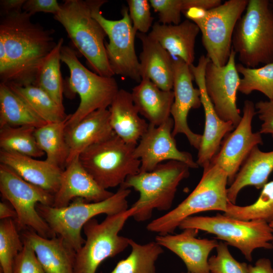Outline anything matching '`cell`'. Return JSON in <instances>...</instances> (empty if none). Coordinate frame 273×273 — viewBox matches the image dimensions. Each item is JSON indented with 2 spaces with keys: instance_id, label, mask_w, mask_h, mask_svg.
Returning <instances> with one entry per match:
<instances>
[{
  "instance_id": "ac0fdd59",
  "label": "cell",
  "mask_w": 273,
  "mask_h": 273,
  "mask_svg": "<svg viewBox=\"0 0 273 273\" xmlns=\"http://www.w3.org/2000/svg\"><path fill=\"white\" fill-rule=\"evenodd\" d=\"M173 67L174 101L170 112L173 120L172 135L185 134L190 144L198 150L202 135L190 129L187 120L190 111L202 105L200 91L193 85L194 78L189 65L177 58L173 59Z\"/></svg>"
},
{
  "instance_id": "6da1fadb",
  "label": "cell",
  "mask_w": 273,
  "mask_h": 273,
  "mask_svg": "<svg viewBox=\"0 0 273 273\" xmlns=\"http://www.w3.org/2000/svg\"><path fill=\"white\" fill-rule=\"evenodd\" d=\"M31 17L23 11L1 15L0 39L10 68L7 84L33 85L42 61L56 45L54 30L33 23Z\"/></svg>"
},
{
  "instance_id": "d6986e66",
  "label": "cell",
  "mask_w": 273,
  "mask_h": 273,
  "mask_svg": "<svg viewBox=\"0 0 273 273\" xmlns=\"http://www.w3.org/2000/svg\"><path fill=\"white\" fill-rule=\"evenodd\" d=\"M183 230L176 235H158L155 242L178 256L186 265L188 271L210 273L209 255L219 242L214 239L197 238V229L187 228Z\"/></svg>"
},
{
  "instance_id": "3957f363",
  "label": "cell",
  "mask_w": 273,
  "mask_h": 273,
  "mask_svg": "<svg viewBox=\"0 0 273 273\" xmlns=\"http://www.w3.org/2000/svg\"><path fill=\"white\" fill-rule=\"evenodd\" d=\"M65 28L70 39L97 74L114 75L107 57L104 30L92 14L87 1L65 0L54 15Z\"/></svg>"
},
{
  "instance_id": "9a60e30c",
  "label": "cell",
  "mask_w": 273,
  "mask_h": 273,
  "mask_svg": "<svg viewBox=\"0 0 273 273\" xmlns=\"http://www.w3.org/2000/svg\"><path fill=\"white\" fill-rule=\"evenodd\" d=\"M236 54L232 49L227 63L222 67L210 61L205 73V88L216 113L222 120L231 122L234 128L242 118L236 103L241 79L236 68Z\"/></svg>"
},
{
  "instance_id": "484cf974",
  "label": "cell",
  "mask_w": 273,
  "mask_h": 273,
  "mask_svg": "<svg viewBox=\"0 0 273 273\" xmlns=\"http://www.w3.org/2000/svg\"><path fill=\"white\" fill-rule=\"evenodd\" d=\"M108 109L110 125L114 133L126 143L136 146L149 123L140 116L131 93L119 89Z\"/></svg>"
},
{
  "instance_id": "f35d334b",
  "label": "cell",
  "mask_w": 273,
  "mask_h": 273,
  "mask_svg": "<svg viewBox=\"0 0 273 273\" xmlns=\"http://www.w3.org/2000/svg\"><path fill=\"white\" fill-rule=\"evenodd\" d=\"M228 245L219 242L216 247V254L208 259L210 273H249L248 265L236 260L228 248Z\"/></svg>"
},
{
  "instance_id": "5b68a950",
  "label": "cell",
  "mask_w": 273,
  "mask_h": 273,
  "mask_svg": "<svg viewBox=\"0 0 273 273\" xmlns=\"http://www.w3.org/2000/svg\"><path fill=\"white\" fill-rule=\"evenodd\" d=\"M203 168L202 177L191 193L175 208L148 223V231L159 235L170 234L182 221L195 214L226 211L229 202L227 174L212 162Z\"/></svg>"
},
{
  "instance_id": "7bdbcfd3",
  "label": "cell",
  "mask_w": 273,
  "mask_h": 273,
  "mask_svg": "<svg viewBox=\"0 0 273 273\" xmlns=\"http://www.w3.org/2000/svg\"><path fill=\"white\" fill-rule=\"evenodd\" d=\"M61 10V5L56 0H26L22 11L32 16L38 12L57 14Z\"/></svg>"
},
{
  "instance_id": "277c9868",
  "label": "cell",
  "mask_w": 273,
  "mask_h": 273,
  "mask_svg": "<svg viewBox=\"0 0 273 273\" xmlns=\"http://www.w3.org/2000/svg\"><path fill=\"white\" fill-rule=\"evenodd\" d=\"M190 167L178 161L159 164L149 172H140L128 176L120 186L132 188L139 193L138 200L132 205L136 208L132 217L138 222L150 219L154 209L169 210L177 187L190 175Z\"/></svg>"
},
{
  "instance_id": "e575fe53",
  "label": "cell",
  "mask_w": 273,
  "mask_h": 273,
  "mask_svg": "<svg viewBox=\"0 0 273 273\" xmlns=\"http://www.w3.org/2000/svg\"><path fill=\"white\" fill-rule=\"evenodd\" d=\"M223 214L243 220L261 219L271 222L273 220V180L264 186L258 199L250 205L239 206L229 201Z\"/></svg>"
},
{
  "instance_id": "f1b7e54d",
  "label": "cell",
  "mask_w": 273,
  "mask_h": 273,
  "mask_svg": "<svg viewBox=\"0 0 273 273\" xmlns=\"http://www.w3.org/2000/svg\"><path fill=\"white\" fill-rule=\"evenodd\" d=\"M45 124L7 84L0 83V128L22 126L37 128Z\"/></svg>"
},
{
  "instance_id": "9c48e42d",
  "label": "cell",
  "mask_w": 273,
  "mask_h": 273,
  "mask_svg": "<svg viewBox=\"0 0 273 273\" xmlns=\"http://www.w3.org/2000/svg\"><path fill=\"white\" fill-rule=\"evenodd\" d=\"M135 146L114 133L86 148L79 159L97 184L108 190L121 186L128 176L140 172L141 162L134 155Z\"/></svg>"
},
{
  "instance_id": "5bb4252c",
  "label": "cell",
  "mask_w": 273,
  "mask_h": 273,
  "mask_svg": "<svg viewBox=\"0 0 273 273\" xmlns=\"http://www.w3.org/2000/svg\"><path fill=\"white\" fill-rule=\"evenodd\" d=\"M256 114L254 104L245 100L239 123L223 139L218 152L211 162L226 172L229 185L233 182L251 150L263 145L261 133L252 131V122Z\"/></svg>"
},
{
  "instance_id": "ab89813d",
  "label": "cell",
  "mask_w": 273,
  "mask_h": 273,
  "mask_svg": "<svg viewBox=\"0 0 273 273\" xmlns=\"http://www.w3.org/2000/svg\"><path fill=\"white\" fill-rule=\"evenodd\" d=\"M129 15L134 29L146 33L153 26V17L150 11V3L147 0L127 1Z\"/></svg>"
},
{
  "instance_id": "74e56055",
  "label": "cell",
  "mask_w": 273,
  "mask_h": 273,
  "mask_svg": "<svg viewBox=\"0 0 273 273\" xmlns=\"http://www.w3.org/2000/svg\"><path fill=\"white\" fill-rule=\"evenodd\" d=\"M16 224L11 218L0 222V271L12 273L14 260L22 250L24 242Z\"/></svg>"
},
{
  "instance_id": "4dcf8cb0",
  "label": "cell",
  "mask_w": 273,
  "mask_h": 273,
  "mask_svg": "<svg viewBox=\"0 0 273 273\" xmlns=\"http://www.w3.org/2000/svg\"><path fill=\"white\" fill-rule=\"evenodd\" d=\"M64 39L56 45L42 61L37 72L34 85L44 90L61 108L63 105L64 82L60 70L61 51Z\"/></svg>"
},
{
  "instance_id": "52a82bcc",
  "label": "cell",
  "mask_w": 273,
  "mask_h": 273,
  "mask_svg": "<svg viewBox=\"0 0 273 273\" xmlns=\"http://www.w3.org/2000/svg\"><path fill=\"white\" fill-rule=\"evenodd\" d=\"M61 60L70 72L64 82V92L67 90L70 96L78 94L80 100L66 126L75 124L94 111L110 107L119 90L113 77L102 76L87 69L79 60L76 52L67 46L61 49Z\"/></svg>"
},
{
  "instance_id": "f546056e",
  "label": "cell",
  "mask_w": 273,
  "mask_h": 273,
  "mask_svg": "<svg viewBox=\"0 0 273 273\" xmlns=\"http://www.w3.org/2000/svg\"><path fill=\"white\" fill-rule=\"evenodd\" d=\"M69 116L62 121L46 123L34 132L38 147L47 155L46 160L62 169L66 166L69 156L65 130Z\"/></svg>"
},
{
  "instance_id": "8992f818",
  "label": "cell",
  "mask_w": 273,
  "mask_h": 273,
  "mask_svg": "<svg viewBox=\"0 0 273 273\" xmlns=\"http://www.w3.org/2000/svg\"><path fill=\"white\" fill-rule=\"evenodd\" d=\"M232 49L246 67L273 62V10L268 1L248 0L235 27Z\"/></svg>"
},
{
  "instance_id": "8d00e7d4",
  "label": "cell",
  "mask_w": 273,
  "mask_h": 273,
  "mask_svg": "<svg viewBox=\"0 0 273 273\" xmlns=\"http://www.w3.org/2000/svg\"><path fill=\"white\" fill-rule=\"evenodd\" d=\"M151 6L158 13V22L177 25L181 14L192 8L210 9L220 5V0H150Z\"/></svg>"
},
{
  "instance_id": "7a4b0ae2",
  "label": "cell",
  "mask_w": 273,
  "mask_h": 273,
  "mask_svg": "<svg viewBox=\"0 0 273 273\" xmlns=\"http://www.w3.org/2000/svg\"><path fill=\"white\" fill-rule=\"evenodd\" d=\"M130 193V189L120 186L112 196L102 201L88 202L78 198L64 207L41 204H37L36 207L56 235L77 252L85 242L81 233L84 225L96 215H113L128 209L127 198Z\"/></svg>"
},
{
  "instance_id": "7c38bea8",
  "label": "cell",
  "mask_w": 273,
  "mask_h": 273,
  "mask_svg": "<svg viewBox=\"0 0 273 273\" xmlns=\"http://www.w3.org/2000/svg\"><path fill=\"white\" fill-rule=\"evenodd\" d=\"M0 192L3 198L9 202L17 213L14 220L19 231L29 229L44 238L57 236L36 207L37 204L52 206L53 194L27 181L1 163Z\"/></svg>"
},
{
  "instance_id": "2e32d148",
  "label": "cell",
  "mask_w": 273,
  "mask_h": 273,
  "mask_svg": "<svg viewBox=\"0 0 273 273\" xmlns=\"http://www.w3.org/2000/svg\"><path fill=\"white\" fill-rule=\"evenodd\" d=\"M173 128L171 117L159 126L149 123L134 150V156L141 162L140 172L151 171L166 160L181 162L190 168L199 167L190 153L178 149L172 135Z\"/></svg>"
},
{
  "instance_id": "4fadbf2b",
  "label": "cell",
  "mask_w": 273,
  "mask_h": 273,
  "mask_svg": "<svg viewBox=\"0 0 273 273\" xmlns=\"http://www.w3.org/2000/svg\"><path fill=\"white\" fill-rule=\"evenodd\" d=\"M91 14L104 30L109 42L105 43L107 57L114 75L129 78L140 82L142 78L140 61L134 48L137 31L134 29L128 8L123 7L122 17L118 20L105 18L101 11V7L107 1L88 0Z\"/></svg>"
},
{
  "instance_id": "836d02e7",
  "label": "cell",
  "mask_w": 273,
  "mask_h": 273,
  "mask_svg": "<svg viewBox=\"0 0 273 273\" xmlns=\"http://www.w3.org/2000/svg\"><path fill=\"white\" fill-rule=\"evenodd\" d=\"M32 126H5L0 128L1 150L37 158L44 153L38 147Z\"/></svg>"
},
{
  "instance_id": "c3c4849f",
  "label": "cell",
  "mask_w": 273,
  "mask_h": 273,
  "mask_svg": "<svg viewBox=\"0 0 273 273\" xmlns=\"http://www.w3.org/2000/svg\"><path fill=\"white\" fill-rule=\"evenodd\" d=\"M181 273H192V272L187 271V272H181Z\"/></svg>"
},
{
  "instance_id": "bcb514c9",
  "label": "cell",
  "mask_w": 273,
  "mask_h": 273,
  "mask_svg": "<svg viewBox=\"0 0 273 273\" xmlns=\"http://www.w3.org/2000/svg\"><path fill=\"white\" fill-rule=\"evenodd\" d=\"M17 217V213L12 207L9 203L1 201L0 202V219L1 220L11 218L14 220Z\"/></svg>"
},
{
  "instance_id": "1f68e13d",
  "label": "cell",
  "mask_w": 273,
  "mask_h": 273,
  "mask_svg": "<svg viewBox=\"0 0 273 273\" xmlns=\"http://www.w3.org/2000/svg\"><path fill=\"white\" fill-rule=\"evenodd\" d=\"M7 84L46 123L62 121L67 117L64 109L61 108L39 87L32 84L26 86Z\"/></svg>"
},
{
  "instance_id": "4316f807",
  "label": "cell",
  "mask_w": 273,
  "mask_h": 273,
  "mask_svg": "<svg viewBox=\"0 0 273 273\" xmlns=\"http://www.w3.org/2000/svg\"><path fill=\"white\" fill-rule=\"evenodd\" d=\"M131 94L140 114L149 124L159 126L170 117L174 101L172 90H162L149 79L143 78L132 88Z\"/></svg>"
},
{
  "instance_id": "7402d4cb",
  "label": "cell",
  "mask_w": 273,
  "mask_h": 273,
  "mask_svg": "<svg viewBox=\"0 0 273 273\" xmlns=\"http://www.w3.org/2000/svg\"><path fill=\"white\" fill-rule=\"evenodd\" d=\"M114 133L110 125L108 109L94 111L75 124L66 126L65 138L69 148L66 164L88 147Z\"/></svg>"
},
{
  "instance_id": "ee69618b",
  "label": "cell",
  "mask_w": 273,
  "mask_h": 273,
  "mask_svg": "<svg viewBox=\"0 0 273 273\" xmlns=\"http://www.w3.org/2000/svg\"><path fill=\"white\" fill-rule=\"evenodd\" d=\"M26 0H1L0 1L1 15L11 12L22 11Z\"/></svg>"
},
{
  "instance_id": "ffe728a7",
  "label": "cell",
  "mask_w": 273,
  "mask_h": 273,
  "mask_svg": "<svg viewBox=\"0 0 273 273\" xmlns=\"http://www.w3.org/2000/svg\"><path fill=\"white\" fill-rule=\"evenodd\" d=\"M61 174L59 188L54 195L53 206H67L76 198L88 202L102 201L114 193L101 187L81 165L79 156L67 163Z\"/></svg>"
},
{
  "instance_id": "f6af8a7d",
  "label": "cell",
  "mask_w": 273,
  "mask_h": 273,
  "mask_svg": "<svg viewBox=\"0 0 273 273\" xmlns=\"http://www.w3.org/2000/svg\"><path fill=\"white\" fill-rule=\"evenodd\" d=\"M249 273H273L270 260L261 258L257 260L254 265H248Z\"/></svg>"
},
{
  "instance_id": "30bf717a",
  "label": "cell",
  "mask_w": 273,
  "mask_h": 273,
  "mask_svg": "<svg viewBox=\"0 0 273 273\" xmlns=\"http://www.w3.org/2000/svg\"><path fill=\"white\" fill-rule=\"evenodd\" d=\"M135 207L119 213L107 215L101 222L93 218L83 226L85 242L76 252L74 273H96L106 259L123 252L130 239L120 236L128 219L136 212Z\"/></svg>"
},
{
  "instance_id": "cb8c5ba5",
  "label": "cell",
  "mask_w": 273,
  "mask_h": 273,
  "mask_svg": "<svg viewBox=\"0 0 273 273\" xmlns=\"http://www.w3.org/2000/svg\"><path fill=\"white\" fill-rule=\"evenodd\" d=\"M142 51L140 54L141 78H147L164 90L173 89V59L171 55L148 34L138 32Z\"/></svg>"
},
{
  "instance_id": "681fc988",
  "label": "cell",
  "mask_w": 273,
  "mask_h": 273,
  "mask_svg": "<svg viewBox=\"0 0 273 273\" xmlns=\"http://www.w3.org/2000/svg\"><path fill=\"white\" fill-rule=\"evenodd\" d=\"M0 273H3V272H2V271H0Z\"/></svg>"
},
{
  "instance_id": "d6a6232c",
  "label": "cell",
  "mask_w": 273,
  "mask_h": 273,
  "mask_svg": "<svg viewBox=\"0 0 273 273\" xmlns=\"http://www.w3.org/2000/svg\"><path fill=\"white\" fill-rule=\"evenodd\" d=\"M129 246V255L110 273H156L155 263L164 252L162 247L155 241L141 244L131 239Z\"/></svg>"
},
{
  "instance_id": "d4e9b609",
  "label": "cell",
  "mask_w": 273,
  "mask_h": 273,
  "mask_svg": "<svg viewBox=\"0 0 273 273\" xmlns=\"http://www.w3.org/2000/svg\"><path fill=\"white\" fill-rule=\"evenodd\" d=\"M199 32L194 22L186 19L177 25L155 22L148 34L171 56L177 57L190 66L195 60V45Z\"/></svg>"
},
{
  "instance_id": "d590c367",
  "label": "cell",
  "mask_w": 273,
  "mask_h": 273,
  "mask_svg": "<svg viewBox=\"0 0 273 273\" xmlns=\"http://www.w3.org/2000/svg\"><path fill=\"white\" fill-rule=\"evenodd\" d=\"M239 73L242 75L238 91L246 95L258 91L269 100H273V62L259 68H249L236 64Z\"/></svg>"
},
{
  "instance_id": "e0dca14e",
  "label": "cell",
  "mask_w": 273,
  "mask_h": 273,
  "mask_svg": "<svg viewBox=\"0 0 273 273\" xmlns=\"http://www.w3.org/2000/svg\"><path fill=\"white\" fill-rule=\"evenodd\" d=\"M210 59L202 55L195 66H190L193 78L200 91L205 114V125L196 162L203 168L208 165L218 152L222 140L234 129L233 124L222 120L216 113L205 86V73Z\"/></svg>"
},
{
  "instance_id": "44dd1931",
  "label": "cell",
  "mask_w": 273,
  "mask_h": 273,
  "mask_svg": "<svg viewBox=\"0 0 273 273\" xmlns=\"http://www.w3.org/2000/svg\"><path fill=\"white\" fill-rule=\"evenodd\" d=\"M21 236L34 251L46 273H74L76 251L61 237H43L27 229Z\"/></svg>"
},
{
  "instance_id": "b9f144b4",
  "label": "cell",
  "mask_w": 273,
  "mask_h": 273,
  "mask_svg": "<svg viewBox=\"0 0 273 273\" xmlns=\"http://www.w3.org/2000/svg\"><path fill=\"white\" fill-rule=\"evenodd\" d=\"M256 114L262 121L259 132L273 138V100L260 101L255 104Z\"/></svg>"
},
{
  "instance_id": "7dc6e473",
  "label": "cell",
  "mask_w": 273,
  "mask_h": 273,
  "mask_svg": "<svg viewBox=\"0 0 273 273\" xmlns=\"http://www.w3.org/2000/svg\"><path fill=\"white\" fill-rule=\"evenodd\" d=\"M270 226L273 229V220L269 223ZM272 244H273V240L272 241Z\"/></svg>"
},
{
  "instance_id": "ba28073f",
  "label": "cell",
  "mask_w": 273,
  "mask_h": 273,
  "mask_svg": "<svg viewBox=\"0 0 273 273\" xmlns=\"http://www.w3.org/2000/svg\"><path fill=\"white\" fill-rule=\"evenodd\" d=\"M248 0H229L210 9L192 8L184 12L202 33L206 56L215 65L224 66L232 49L236 25L247 8Z\"/></svg>"
},
{
  "instance_id": "60d3db41",
  "label": "cell",
  "mask_w": 273,
  "mask_h": 273,
  "mask_svg": "<svg viewBox=\"0 0 273 273\" xmlns=\"http://www.w3.org/2000/svg\"><path fill=\"white\" fill-rule=\"evenodd\" d=\"M23 241L24 247L14 260L12 273H46L32 248Z\"/></svg>"
},
{
  "instance_id": "83f0119b",
  "label": "cell",
  "mask_w": 273,
  "mask_h": 273,
  "mask_svg": "<svg viewBox=\"0 0 273 273\" xmlns=\"http://www.w3.org/2000/svg\"><path fill=\"white\" fill-rule=\"evenodd\" d=\"M273 170V151L263 152L255 147L244 161L233 182L227 189L229 202L236 204L239 193L247 186L261 189Z\"/></svg>"
},
{
  "instance_id": "8fae6325",
  "label": "cell",
  "mask_w": 273,
  "mask_h": 273,
  "mask_svg": "<svg viewBox=\"0 0 273 273\" xmlns=\"http://www.w3.org/2000/svg\"><path fill=\"white\" fill-rule=\"evenodd\" d=\"M181 230L194 228L213 234L238 249L249 261L257 248H273V229L261 219L243 220L217 213L213 216H192L181 222Z\"/></svg>"
},
{
  "instance_id": "603a6c76",
  "label": "cell",
  "mask_w": 273,
  "mask_h": 273,
  "mask_svg": "<svg viewBox=\"0 0 273 273\" xmlns=\"http://www.w3.org/2000/svg\"><path fill=\"white\" fill-rule=\"evenodd\" d=\"M0 162L27 181L54 195L58 191L62 168L45 160L1 150Z\"/></svg>"
}]
</instances>
